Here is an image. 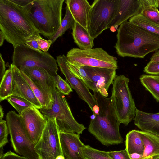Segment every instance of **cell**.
Wrapping results in <instances>:
<instances>
[{"mask_svg": "<svg viewBox=\"0 0 159 159\" xmlns=\"http://www.w3.org/2000/svg\"><path fill=\"white\" fill-rule=\"evenodd\" d=\"M69 70L77 78L81 80L88 88L93 92L97 91L93 82L85 71L84 66L75 62L66 61Z\"/></svg>", "mask_w": 159, "mask_h": 159, "instance_id": "obj_25", "label": "cell"}, {"mask_svg": "<svg viewBox=\"0 0 159 159\" xmlns=\"http://www.w3.org/2000/svg\"><path fill=\"white\" fill-rule=\"evenodd\" d=\"M119 0H95L89 13L87 31L94 39L111 22L117 12Z\"/></svg>", "mask_w": 159, "mask_h": 159, "instance_id": "obj_8", "label": "cell"}, {"mask_svg": "<svg viewBox=\"0 0 159 159\" xmlns=\"http://www.w3.org/2000/svg\"><path fill=\"white\" fill-rule=\"evenodd\" d=\"M0 159H28L27 158L14 153L11 151L4 153Z\"/></svg>", "mask_w": 159, "mask_h": 159, "instance_id": "obj_39", "label": "cell"}, {"mask_svg": "<svg viewBox=\"0 0 159 159\" xmlns=\"http://www.w3.org/2000/svg\"><path fill=\"white\" fill-rule=\"evenodd\" d=\"M156 2L157 7H159V0H156Z\"/></svg>", "mask_w": 159, "mask_h": 159, "instance_id": "obj_48", "label": "cell"}, {"mask_svg": "<svg viewBox=\"0 0 159 159\" xmlns=\"http://www.w3.org/2000/svg\"><path fill=\"white\" fill-rule=\"evenodd\" d=\"M75 20L68 8L66 6L65 16L62 20L60 27L52 36L48 38L53 44L59 37L62 36L69 29L73 26Z\"/></svg>", "mask_w": 159, "mask_h": 159, "instance_id": "obj_30", "label": "cell"}, {"mask_svg": "<svg viewBox=\"0 0 159 159\" xmlns=\"http://www.w3.org/2000/svg\"><path fill=\"white\" fill-rule=\"evenodd\" d=\"M82 151L85 159H112L106 151L95 149L89 145H85Z\"/></svg>", "mask_w": 159, "mask_h": 159, "instance_id": "obj_32", "label": "cell"}, {"mask_svg": "<svg viewBox=\"0 0 159 159\" xmlns=\"http://www.w3.org/2000/svg\"><path fill=\"white\" fill-rule=\"evenodd\" d=\"M7 100L16 110L20 115L25 109L35 107L26 99L17 96L12 95Z\"/></svg>", "mask_w": 159, "mask_h": 159, "instance_id": "obj_31", "label": "cell"}, {"mask_svg": "<svg viewBox=\"0 0 159 159\" xmlns=\"http://www.w3.org/2000/svg\"><path fill=\"white\" fill-rule=\"evenodd\" d=\"M152 159H159V155L155 156Z\"/></svg>", "mask_w": 159, "mask_h": 159, "instance_id": "obj_47", "label": "cell"}, {"mask_svg": "<svg viewBox=\"0 0 159 159\" xmlns=\"http://www.w3.org/2000/svg\"><path fill=\"white\" fill-rule=\"evenodd\" d=\"M20 116L26 135L29 140L35 145L42 134L47 119L35 107L25 109Z\"/></svg>", "mask_w": 159, "mask_h": 159, "instance_id": "obj_12", "label": "cell"}, {"mask_svg": "<svg viewBox=\"0 0 159 159\" xmlns=\"http://www.w3.org/2000/svg\"><path fill=\"white\" fill-rule=\"evenodd\" d=\"M59 138L63 154L66 159H85L82 148L85 145L76 133L59 132Z\"/></svg>", "mask_w": 159, "mask_h": 159, "instance_id": "obj_15", "label": "cell"}, {"mask_svg": "<svg viewBox=\"0 0 159 159\" xmlns=\"http://www.w3.org/2000/svg\"><path fill=\"white\" fill-rule=\"evenodd\" d=\"M13 74L10 65L2 80L0 82V101L7 99L12 95Z\"/></svg>", "mask_w": 159, "mask_h": 159, "instance_id": "obj_27", "label": "cell"}, {"mask_svg": "<svg viewBox=\"0 0 159 159\" xmlns=\"http://www.w3.org/2000/svg\"><path fill=\"white\" fill-rule=\"evenodd\" d=\"M64 0H32L25 7L40 34L48 38L61 25Z\"/></svg>", "mask_w": 159, "mask_h": 159, "instance_id": "obj_4", "label": "cell"}, {"mask_svg": "<svg viewBox=\"0 0 159 159\" xmlns=\"http://www.w3.org/2000/svg\"><path fill=\"white\" fill-rule=\"evenodd\" d=\"M0 30L14 48L38 32L25 8L11 0H0Z\"/></svg>", "mask_w": 159, "mask_h": 159, "instance_id": "obj_1", "label": "cell"}, {"mask_svg": "<svg viewBox=\"0 0 159 159\" xmlns=\"http://www.w3.org/2000/svg\"><path fill=\"white\" fill-rule=\"evenodd\" d=\"M150 61L159 62V50L153 54L150 58Z\"/></svg>", "mask_w": 159, "mask_h": 159, "instance_id": "obj_42", "label": "cell"}, {"mask_svg": "<svg viewBox=\"0 0 159 159\" xmlns=\"http://www.w3.org/2000/svg\"><path fill=\"white\" fill-rule=\"evenodd\" d=\"M141 84L159 102V75L143 74L139 78Z\"/></svg>", "mask_w": 159, "mask_h": 159, "instance_id": "obj_26", "label": "cell"}, {"mask_svg": "<svg viewBox=\"0 0 159 159\" xmlns=\"http://www.w3.org/2000/svg\"><path fill=\"white\" fill-rule=\"evenodd\" d=\"M125 149L129 155L136 153L143 155L145 147L139 130H133L126 135Z\"/></svg>", "mask_w": 159, "mask_h": 159, "instance_id": "obj_23", "label": "cell"}, {"mask_svg": "<svg viewBox=\"0 0 159 159\" xmlns=\"http://www.w3.org/2000/svg\"><path fill=\"white\" fill-rule=\"evenodd\" d=\"M68 61L83 66L117 69V59L101 48L82 50L73 48L67 53Z\"/></svg>", "mask_w": 159, "mask_h": 159, "instance_id": "obj_10", "label": "cell"}, {"mask_svg": "<svg viewBox=\"0 0 159 159\" xmlns=\"http://www.w3.org/2000/svg\"><path fill=\"white\" fill-rule=\"evenodd\" d=\"M134 124L141 130L159 137V112L149 113L136 109Z\"/></svg>", "mask_w": 159, "mask_h": 159, "instance_id": "obj_19", "label": "cell"}, {"mask_svg": "<svg viewBox=\"0 0 159 159\" xmlns=\"http://www.w3.org/2000/svg\"><path fill=\"white\" fill-rule=\"evenodd\" d=\"M59 134L55 118L47 119L42 134L34 146L38 159H56L63 155Z\"/></svg>", "mask_w": 159, "mask_h": 159, "instance_id": "obj_11", "label": "cell"}, {"mask_svg": "<svg viewBox=\"0 0 159 159\" xmlns=\"http://www.w3.org/2000/svg\"><path fill=\"white\" fill-rule=\"evenodd\" d=\"M55 86L58 91L64 95H69L73 90L67 81L64 80L58 74L54 77Z\"/></svg>", "mask_w": 159, "mask_h": 159, "instance_id": "obj_33", "label": "cell"}, {"mask_svg": "<svg viewBox=\"0 0 159 159\" xmlns=\"http://www.w3.org/2000/svg\"><path fill=\"white\" fill-rule=\"evenodd\" d=\"M13 2L23 7H25L32 0H11Z\"/></svg>", "mask_w": 159, "mask_h": 159, "instance_id": "obj_41", "label": "cell"}, {"mask_svg": "<svg viewBox=\"0 0 159 159\" xmlns=\"http://www.w3.org/2000/svg\"><path fill=\"white\" fill-rule=\"evenodd\" d=\"M97 108L93 114L88 131L102 144L118 145L123 141L119 131L120 123L117 120L111 97L107 98L99 92H93Z\"/></svg>", "mask_w": 159, "mask_h": 159, "instance_id": "obj_3", "label": "cell"}, {"mask_svg": "<svg viewBox=\"0 0 159 159\" xmlns=\"http://www.w3.org/2000/svg\"><path fill=\"white\" fill-rule=\"evenodd\" d=\"M11 64L18 69L34 67L43 68L54 77L57 74L58 70L56 59L50 54L31 48L25 44L14 48Z\"/></svg>", "mask_w": 159, "mask_h": 159, "instance_id": "obj_7", "label": "cell"}, {"mask_svg": "<svg viewBox=\"0 0 159 159\" xmlns=\"http://www.w3.org/2000/svg\"><path fill=\"white\" fill-rule=\"evenodd\" d=\"M9 131L6 121L0 120V149L8 142V137Z\"/></svg>", "mask_w": 159, "mask_h": 159, "instance_id": "obj_34", "label": "cell"}, {"mask_svg": "<svg viewBox=\"0 0 159 159\" xmlns=\"http://www.w3.org/2000/svg\"><path fill=\"white\" fill-rule=\"evenodd\" d=\"M142 8L140 14L159 24V11L156 0H140Z\"/></svg>", "mask_w": 159, "mask_h": 159, "instance_id": "obj_28", "label": "cell"}, {"mask_svg": "<svg viewBox=\"0 0 159 159\" xmlns=\"http://www.w3.org/2000/svg\"><path fill=\"white\" fill-rule=\"evenodd\" d=\"M65 95L56 89L53 95V102L50 108L40 111L47 119L55 118L59 132L80 134L86 128L75 119Z\"/></svg>", "mask_w": 159, "mask_h": 159, "instance_id": "obj_6", "label": "cell"}, {"mask_svg": "<svg viewBox=\"0 0 159 159\" xmlns=\"http://www.w3.org/2000/svg\"><path fill=\"white\" fill-rule=\"evenodd\" d=\"M142 155L136 153L129 155L130 159H140Z\"/></svg>", "mask_w": 159, "mask_h": 159, "instance_id": "obj_43", "label": "cell"}, {"mask_svg": "<svg viewBox=\"0 0 159 159\" xmlns=\"http://www.w3.org/2000/svg\"><path fill=\"white\" fill-rule=\"evenodd\" d=\"M5 69V62L1 53L0 55V82L2 80L6 72Z\"/></svg>", "mask_w": 159, "mask_h": 159, "instance_id": "obj_40", "label": "cell"}, {"mask_svg": "<svg viewBox=\"0 0 159 159\" xmlns=\"http://www.w3.org/2000/svg\"><path fill=\"white\" fill-rule=\"evenodd\" d=\"M13 74L12 95L20 96L30 102L39 109L43 108L20 70L11 64Z\"/></svg>", "mask_w": 159, "mask_h": 159, "instance_id": "obj_17", "label": "cell"}, {"mask_svg": "<svg viewBox=\"0 0 159 159\" xmlns=\"http://www.w3.org/2000/svg\"><path fill=\"white\" fill-rule=\"evenodd\" d=\"M35 39L37 42L39 49L41 51L47 52L51 45L52 44L51 40H46L43 39L40 35V34L38 32L35 34Z\"/></svg>", "mask_w": 159, "mask_h": 159, "instance_id": "obj_35", "label": "cell"}, {"mask_svg": "<svg viewBox=\"0 0 159 159\" xmlns=\"http://www.w3.org/2000/svg\"><path fill=\"white\" fill-rule=\"evenodd\" d=\"M143 71L151 75H159V62L150 61L144 68Z\"/></svg>", "mask_w": 159, "mask_h": 159, "instance_id": "obj_36", "label": "cell"}, {"mask_svg": "<svg viewBox=\"0 0 159 159\" xmlns=\"http://www.w3.org/2000/svg\"><path fill=\"white\" fill-rule=\"evenodd\" d=\"M75 21L87 30V22L91 5L87 0H66L65 1Z\"/></svg>", "mask_w": 159, "mask_h": 159, "instance_id": "obj_20", "label": "cell"}, {"mask_svg": "<svg viewBox=\"0 0 159 159\" xmlns=\"http://www.w3.org/2000/svg\"><path fill=\"white\" fill-rule=\"evenodd\" d=\"M86 72L93 82L97 91L105 97L116 76L115 69L84 66Z\"/></svg>", "mask_w": 159, "mask_h": 159, "instance_id": "obj_14", "label": "cell"}, {"mask_svg": "<svg viewBox=\"0 0 159 159\" xmlns=\"http://www.w3.org/2000/svg\"><path fill=\"white\" fill-rule=\"evenodd\" d=\"M19 69L40 86L53 101V95L56 89L54 77L44 69L39 67H21Z\"/></svg>", "mask_w": 159, "mask_h": 159, "instance_id": "obj_16", "label": "cell"}, {"mask_svg": "<svg viewBox=\"0 0 159 159\" xmlns=\"http://www.w3.org/2000/svg\"><path fill=\"white\" fill-rule=\"evenodd\" d=\"M72 27L73 38L79 48L82 50L92 48L94 45V39L87 30L75 21Z\"/></svg>", "mask_w": 159, "mask_h": 159, "instance_id": "obj_22", "label": "cell"}, {"mask_svg": "<svg viewBox=\"0 0 159 159\" xmlns=\"http://www.w3.org/2000/svg\"><path fill=\"white\" fill-rule=\"evenodd\" d=\"M65 158L64 155H60L57 156L56 159H65Z\"/></svg>", "mask_w": 159, "mask_h": 159, "instance_id": "obj_46", "label": "cell"}, {"mask_svg": "<svg viewBox=\"0 0 159 159\" xmlns=\"http://www.w3.org/2000/svg\"><path fill=\"white\" fill-rule=\"evenodd\" d=\"M6 119L14 151L28 159H38L34 149L35 144L26 135L20 115L11 110L7 113Z\"/></svg>", "mask_w": 159, "mask_h": 159, "instance_id": "obj_9", "label": "cell"}, {"mask_svg": "<svg viewBox=\"0 0 159 159\" xmlns=\"http://www.w3.org/2000/svg\"><path fill=\"white\" fill-rule=\"evenodd\" d=\"M114 47L117 54L144 58L159 49V34L148 31L129 21L121 24L117 30Z\"/></svg>", "mask_w": 159, "mask_h": 159, "instance_id": "obj_2", "label": "cell"}, {"mask_svg": "<svg viewBox=\"0 0 159 159\" xmlns=\"http://www.w3.org/2000/svg\"><path fill=\"white\" fill-rule=\"evenodd\" d=\"M129 81L124 75H116L112 83L111 98L116 116L125 126L134 120L137 108L129 87Z\"/></svg>", "mask_w": 159, "mask_h": 159, "instance_id": "obj_5", "label": "cell"}, {"mask_svg": "<svg viewBox=\"0 0 159 159\" xmlns=\"http://www.w3.org/2000/svg\"><path fill=\"white\" fill-rule=\"evenodd\" d=\"M142 8L140 0H119L117 12L108 29L117 28L129 19L140 13Z\"/></svg>", "mask_w": 159, "mask_h": 159, "instance_id": "obj_18", "label": "cell"}, {"mask_svg": "<svg viewBox=\"0 0 159 159\" xmlns=\"http://www.w3.org/2000/svg\"><path fill=\"white\" fill-rule=\"evenodd\" d=\"M58 66L64 75L67 81L76 92L79 98L84 101L89 107L93 114L97 105L94 97L86 85L76 78L68 69L66 63L67 58L64 55L56 57Z\"/></svg>", "mask_w": 159, "mask_h": 159, "instance_id": "obj_13", "label": "cell"}, {"mask_svg": "<svg viewBox=\"0 0 159 159\" xmlns=\"http://www.w3.org/2000/svg\"><path fill=\"white\" fill-rule=\"evenodd\" d=\"M38 32H37L29 39L27 40L25 44L31 48L38 51H41L39 49L37 42L35 39V34Z\"/></svg>", "mask_w": 159, "mask_h": 159, "instance_id": "obj_38", "label": "cell"}, {"mask_svg": "<svg viewBox=\"0 0 159 159\" xmlns=\"http://www.w3.org/2000/svg\"><path fill=\"white\" fill-rule=\"evenodd\" d=\"M108 156L112 159H130L126 150H121L107 152Z\"/></svg>", "mask_w": 159, "mask_h": 159, "instance_id": "obj_37", "label": "cell"}, {"mask_svg": "<svg viewBox=\"0 0 159 159\" xmlns=\"http://www.w3.org/2000/svg\"><path fill=\"white\" fill-rule=\"evenodd\" d=\"M145 149L140 159H152L159 155V137L149 132L139 130Z\"/></svg>", "mask_w": 159, "mask_h": 159, "instance_id": "obj_21", "label": "cell"}, {"mask_svg": "<svg viewBox=\"0 0 159 159\" xmlns=\"http://www.w3.org/2000/svg\"><path fill=\"white\" fill-rule=\"evenodd\" d=\"M22 75L31 87L35 96L40 103L43 108L49 109L51 108L53 101L49 95L39 85L33 82L22 71Z\"/></svg>", "mask_w": 159, "mask_h": 159, "instance_id": "obj_24", "label": "cell"}, {"mask_svg": "<svg viewBox=\"0 0 159 159\" xmlns=\"http://www.w3.org/2000/svg\"><path fill=\"white\" fill-rule=\"evenodd\" d=\"M129 22L147 30L159 34V24L139 13L130 18Z\"/></svg>", "mask_w": 159, "mask_h": 159, "instance_id": "obj_29", "label": "cell"}, {"mask_svg": "<svg viewBox=\"0 0 159 159\" xmlns=\"http://www.w3.org/2000/svg\"><path fill=\"white\" fill-rule=\"evenodd\" d=\"M4 116V113L3 110V109L2 106H0V120H3Z\"/></svg>", "mask_w": 159, "mask_h": 159, "instance_id": "obj_45", "label": "cell"}, {"mask_svg": "<svg viewBox=\"0 0 159 159\" xmlns=\"http://www.w3.org/2000/svg\"><path fill=\"white\" fill-rule=\"evenodd\" d=\"M5 38L2 33L0 31V46H1L3 43Z\"/></svg>", "mask_w": 159, "mask_h": 159, "instance_id": "obj_44", "label": "cell"}]
</instances>
